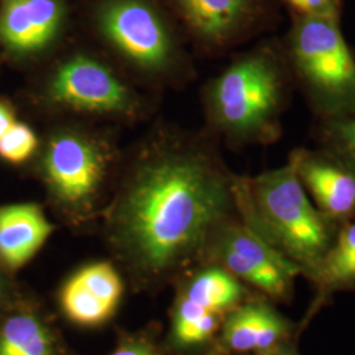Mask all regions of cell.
<instances>
[{"label":"cell","instance_id":"6","mask_svg":"<svg viewBox=\"0 0 355 355\" xmlns=\"http://www.w3.org/2000/svg\"><path fill=\"white\" fill-rule=\"evenodd\" d=\"M95 26L108 58L144 89L178 87L192 76L190 57L150 0H103Z\"/></svg>","mask_w":355,"mask_h":355},{"label":"cell","instance_id":"19","mask_svg":"<svg viewBox=\"0 0 355 355\" xmlns=\"http://www.w3.org/2000/svg\"><path fill=\"white\" fill-rule=\"evenodd\" d=\"M315 139L320 148L338 157L355 174V114L318 119Z\"/></svg>","mask_w":355,"mask_h":355},{"label":"cell","instance_id":"23","mask_svg":"<svg viewBox=\"0 0 355 355\" xmlns=\"http://www.w3.org/2000/svg\"><path fill=\"white\" fill-rule=\"evenodd\" d=\"M297 341H299V337H293L284 343L277 345L275 347H272L268 352L271 355H299Z\"/></svg>","mask_w":355,"mask_h":355},{"label":"cell","instance_id":"26","mask_svg":"<svg viewBox=\"0 0 355 355\" xmlns=\"http://www.w3.org/2000/svg\"><path fill=\"white\" fill-rule=\"evenodd\" d=\"M255 355H271L270 354V352L267 350V352H262V353H255Z\"/></svg>","mask_w":355,"mask_h":355},{"label":"cell","instance_id":"9","mask_svg":"<svg viewBox=\"0 0 355 355\" xmlns=\"http://www.w3.org/2000/svg\"><path fill=\"white\" fill-rule=\"evenodd\" d=\"M193 44L205 54L228 51L270 19L267 0H173Z\"/></svg>","mask_w":355,"mask_h":355},{"label":"cell","instance_id":"22","mask_svg":"<svg viewBox=\"0 0 355 355\" xmlns=\"http://www.w3.org/2000/svg\"><path fill=\"white\" fill-rule=\"evenodd\" d=\"M17 121L12 107L7 102L0 101V140Z\"/></svg>","mask_w":355,"mask_h":355},{"label":"cell","instance_id":"18","mask_svg":"<svg viewBox=\"0 0 355 355\" xmlns=\"http://www.w3.org/2000/svg\"><path fill=\"white\" fill-rule=\"evenodd\" d=\"M221 324V315L209 312L182 296L174 316V338L182 346L200 345L211 340Z\"/></svg>","mask_w":355,"mask_h":355},{"label":"cell","instance_id":"13","mask_svg":"<svg viewBox=\"0 0 355 355\" xmlns=\"http://www.w3.org/2000/svg\"><path fill=\"white\" fill-rule=\"evenodd\" d=\"M123 293V283L108 262L80 268L61 293L64 313L80 325H98L111 318Z\"/></svg>","mask_w":355,"mask_h":355},{"label":"cell","instance_id":"10","mask_svg":"<svg viewBox=\"0 0 355 355\" xmlns=\"http://www.w3.org/2000/svg\"><path fill=\"white\" fill-rule=\"evenodd\" d=\"M67 19L64 0H0V46L15 61L49 58Z\"/></svg>","mask_w":355,"mask_h":355},{"label":"cell","instance_id":"14","mask_svg":"<svg viewBox=\"0 0 355 355\" xmlns=\"http://www.w3.org/2000/svg\"><path fill=\"white\" fill-rule=\"evenodd\" d=\"M54 225L37 203L0 205V267L15 272L40 252Z\"/></svg>","mask_w":355,"mask_h":355},{"label":"cell","instance_id":"5","mask_svg":"<svg viewBox=\"0 0 355 355\" xmlns=\"http://www.w3.org/2000/svg\"><path fill=\"white\" fill-rule=\"evenodd\" d=\"M114 128L57 120L40 141L36 171L57 207L67 215L92 212L111 179L119 174L124 153Z\"/></svg>","mask_w":355,"mask_h":355},{"label":"cell","instance_id":"15","mask_svg":"<svg viewBox=\"0 0 355 355\" xmlns=\"http://www.w3.org/2000/svg\"><path fill=\"white\" fill-rule=\"evenodd\" d=\"M309 282L315 296L299 324V333L330 303L336 293L355 290V220L340 227Z\"/></svg>","mask_w":355,"mask_h":355},{"label":"cell","instance_id":"4","mask_svg":"<svg viewBox=\"0 0 355 355\" xmlns=\"http://www.w3.org/2000/svg\"><path fill=\"white\" fill-rule=\"evenodd\" d=\"M111 58L89 49L53 57L40 80L37 101L57 120L114 127L149 119L152 96Z\"/></svg>","mask_w":355,"mask_h":355},{"label":"cell","instance_id":"2","mask_svg":"<svg viewBox=\"0 0 355 355\" xmlns=\"http://www.w3.org/2000/svg\"><path fill=\"white\" fill-rule=\"evenodd\" d=\"M291 79L282 42L267 41L237 55L203 87L208 132L233 148L275 142Z\"/></svg>","mask_w":355,"mask_h":355},{"label":"cell","instance_id":"16","mask_svg":"<svg viewBox=\"0 0 355 355\" xmlns=\"http://www.w3.org/2000/svg\"><path fill=\"white\" fill-rule=\"evenodd\" d=\"M0 355H54V341L42 318L33 311L13 306L0 309Z\"/></svg>","mask_w":355,"mask_h":355},{"label":"cell","instance_id":"12","mask_svg":"<svg viewBox=\"0 0 355 355\" xmlns=\"http://www.w3.org/2000/svg\"><path fill=\"white\" fill-rule=\"evenodd\" d=\"M293 337H300L297 324L266 300L243 302L223 322V343L236 353H262Z\"/></svg>","mask_w":355,"mask_h":355},{"label":"cell","instance_id":"1","mask_svg":"<svg viewBox=\"0 0 355 355\" xmlns=\"http://www.w3.org/2000/svg\"><path fill=\"white\" fill-rule=\"evenodd\" d=\"M119 178L110 234L149 271L204 252L236 212L233 174L209 135L157 125L124 154Z\"/></svg>","mask_w":355,"mask_h":355},{"label":"cell","instance_id":"3","mask_svg":"<svg viewBox=\"0 0 355 355\" xmlns=\"http://www.w3.org/2000/svg\"><path fill=\"white\" fill-rule=\"evenodd\" d=\"M237 217L309 280L338 228L315 207L291 165L255 177L233 174Z\"/></svg>","mask_w":355,"mask_h":355},{"label":"cell","instance_id":"21","mask_svg":"<svg viewBox=\"0 0 355 355\" xmlns=\"http://www.w3.org/2000/svg\"><path fill=\"white\" fill-rule=\"evenodd\" d=\"M291 8V12L313 16L341 17L343 0H279Z\"/></svg>","mask_w":355,"mask_h":355},{"label":"cell","instance_id":"11","mask_svg":"<svg viewBox=\"0 0 355 355\" xmlns=\"http://www.w3.org/2000/svg\"><path fill=\"white\" fill-rule=\"evenodd\" d=\"M288 164L318 211L337 228L355 220L354 171L334 154L297 148Z\"/></svg>","mask_w":355,"mask_h":355},{"label":"cell","instance_id":"17","mask_svg":"<svg viewBox=\"0 0 355 355\" xmlns=\"http://www.w3.org/2000/svg\"><path fill=\"white\" fill-rule=\"evenodd\" d=\"M183 296L209 312L224 316L243 303L245 288L224 267L212 265L192 278Z\"/></svg>","mask_w":355,"mask_h":355},{"label":"cell","instance_id":"7","mask_svg":"<svg viewBox=\"0 0 355 355\" xmlns=\"http://www.w3.org/2000/svg\"><path fill=\"white\" fill-rule=\"evenodd\" d=\"M282 46L316 119L355 114V60L340 19L291 12Z\"/></svg>","mask_w":355,"mask_h":355},{"label":"cell","instance_id":"24","mask_svg":"<svg viewBox=\"0 0 355 355\" xmlns=\"http://www.w3.org/2000/svg\"><path fill=\"white\" fill-rule=\"evenodd\" d=\"M12 302L11 283L7 279L4 270L0 267V309Z\"/></svg>","mask_w":355,"mask_h":355},{"label":"cell","instance_id":"20","mask_svg":"<svg viewBox=\"0 0 355 355\" xmlns=\"http://www.w3.org/2000/svg\"><path fill=\"white\" fill-rule=\"evenodd\" d=\"M40 141L32 128L17 120L0 140V158L8 164H24L36 155Z\"/></svg>","mask_w":355,"mask_h":355},{"label":"cell","instance_id":"25","mask_svg":"<svg viewBox=\"0 0 355 355\" xmlns=\"http://www.w3.org/2000/svg\"><path fill=\"white\" fill-rule=\"evenodd\" d=\"M111 355H155L150 349L142 345H124L114 350Z\"/></svg>","mask_w":355,"mask_h":355},{"label":"cell","instance_id":"8","mask_svg":"<svg viewBox=\"0 0 355 355\" xmlns=\"http://www.w3.org/2000/svg\"><path fill=\"white\" fill-rule=\"evenodd\" d=\"M204 252L239 280L262 292L268 300L290 304L300 268L259 239L237 217L216 229Z\"/></svg>","mask_w":355,"mask_h":355}]
</instances>
